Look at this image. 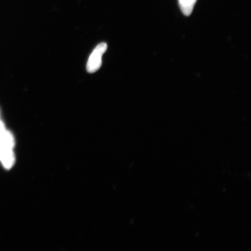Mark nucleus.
<instances>
[{
	"instance_id": "nucleus-4",
	"label": "nucleus",
	"mask_w": 251,
	"mask_h": 251,
	"mask_svg": "<svg viewBox=\"0 0 251 251\" xmlns=\"http://www.w3.org/2000/svg\"><path fill=\"white\" fill-rule=\"evenodd\" d=\"M197 0H179L180 7L183 13L186 16L192 13Z\"/></svg>"
},
{
	"instance_id": "nucleus-2",
	"label": "nucleus",
	"mask_w": 251,
	"mask_h": 251,
	"mask_svg": "<svg viewBox=\"0 0 251 251\" xmlns=\"http://www.w3.org/2000/svg\"><path fill=\"white\" fill-rule=\"evenodd\" d=\"M14 137L10 131L6 129L4 123L0 121V148L5 150H13Z\"/></svg>"
},
{
	"instance_id": "nucleus-1",
	"label": "nucleus",
	"mask_w": 251,
	"mask_h": 251,
	"mask_svg": "<svg viewBox=\"0 0 251 251\" xmlns=\"http://www.w3.org/2000/svg\"><path fill=\"white\" fill-rule=\"evenodd\" d=\"M107 49V45L105 43H101L97 46L90 55L87 64V70L92 74L99 70L102 65V58Z\"/></svg>"
},
{
	"instance_id": "nucleus-3",
	"label": "nucleus",
	"mask_w": 251,
	"mask_h": 251,
	"mask_svg": "<svg viewBox=\"0 0 251 251\" xmlns=\"http://www.w3.org/2000/svg\"><path fill=\"white\" fill-rule=\"evenodd\" d=\"M0 162L5 169L11 168L15 162L13 150H5L0 148Z\"/></svg>"
}]
</instances>
